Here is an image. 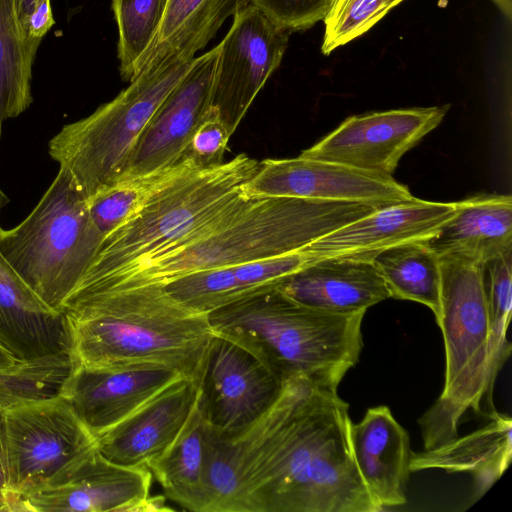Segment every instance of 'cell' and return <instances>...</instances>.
I'll return each mask as SVG.
<instances>
[{
	"label": "cell",
	"instance_id": "cell-3",
	"mask_svg": "<svg viewBox=\"0 0 512 512\" xmlns=\"http://www.w3.org/2000/svg\"><path fill=\"white\" fill-rule=\"evenodd\" d=\"M71 366L160 365L196 379L215 335L207 314L149 284L86 296L63 307Z\"/></svg>",
	"mask_w": 512,
	"mask_h": 512
},
{
	"label": "cell",
	"instance_id": "cell-15",
	"mask_svg": "<svg viewBox=\"0 0 512 512\" xmlns=\"http://www.w3.org/2000/svg\"><path fill=\"white\" fill-rule=\"evenodd\" d=\"M181 376L160 365H73L58 395L96 438Z\"/></svg>",
	"mask_w": 512,
	"mask_h": 512
},
{
	"label": "cell",
	"instance_id": "cell-23",
	"mask_svg": "<svg viewBox=\"0 0 512 512\" xmlns=\"http://www.w3.org/2000/svg\"><path fill=\"white\" fill-rule=\"evenodd\" d=\"M485 425L432 449L411 452L409 469H442L473 475L474 496L482 497L507 469L512 456V420L497 410Z\"/></svg>",
	"mask_w": 512,
	"mask_h": 512
},
{
	"label": "cell",
	"instance_id": "cell-4",
	"mask_svg": "<svg viewBox=\"0 0 512 512\" xmlns=\"http://www.w3.org/2000/svg\"><path fill=\"white\" fill-rule=\"evenodd\" d=\"M364 315L308 307L275 285L207 317L214 334L246 348L283 380L302 375L318 385L338 388L359 361Z\"/></svg>",
	"mask_w": 512,
	"mask_h": 512
},
{
	"label": "cell",
	"instance_id": "cell-27",
	"mask_svg": "<svg viewBox=\"0 0 512 512\" xmlns=\"http://www.w3.org/2000/svg\"><path fill=\"white\" fill-rule=\"evenodd\" d=\"M372 263L383 278L390 297L427 306L440 313L441 266L439 256L426 244L414 241L380 251Z\"/></svg>",
	"mask_w": 512,
	"mask_h": 512
},
{
	"label": "cell",
	"instance_id": "cell-11",
	"mask_svg": "<svg viewBox=\"0 0 512 512\" xmlns=\"http://www.w3.org/2000/svg\"><path fill=\"white\" fill-rule=\"evenodd\" d=\"M283 384L280 376L246 348L215 334L198 378V403L207 425L227 436L260 418L276 401Z\"/></svg>",
	"mask_w": 512,
	"mask_h": 512
},
{
	"label": "cell",
	"instance_id": "cell-14",
	"mask_svg": "<svg viewBox=\"0 0 512 512\" xmlns=\"http://www.w3.org/2000/svg\"><path fill=\"white\" fill-rule=\"evenodd\" d=\"M219 46L195 57L191 67L159 105L133 150L122 179L181 161L191 137L211 106Z\"/></svg>",
	"mask_w": 512,
	"mask_h": 512
},
{
	"label": "cell",
	"instance_id": "cell-12",
	"mask_svg": "<svg viewBox=\"0 0 512 512\" xmlns=\"http://www.w3.org/2000/svg\"><path fill=\"white\" fill-rule=\"evenodd\" d=\"M449 107L446 104L353 115L300 156L392 175L402 156L442 122Z\"/></svg>",
	"mask_w": 512,
	"mask_h": 512
},
{
	"label": "cell",
	"instance_id": "cell-31",
	"mask_svg": "<svg viewBox=\"0 0 512 512\" xmlns=\"http://www.w3.org/2000/svg\"><path fill=\"white\" fill-rule=\"evenodd\" d=\"M402 1L333 0L323 18L322 53L329 55L336 48L363 35Z\"/></svg>",
	"mask_w": 512,
	"mask_h": 512
},
{
	"label": "cell",
	"instance_id": "cell-2",
	"mask_svg": "<svg viewBox=\"0 0 512 512\" xmlns=\"http://www.w3.org/2000/svg\"><path fill=\"white\" fill-rule=\"evenodd\" d=\"M380 207L362 202L253 197L241 190L215 215L172 245L95 284L74 290L69 298L165 285L197 271L297 251Z\"/></svg>",
	"mask_w": 512,
	"mask_h": 512
},
{
	"label": "cell",
	"instance_id": "cell-37",
	"mask_svg": "<svg viewBox=\"0 0 512 512\" xmlns=\"http://www.w3.org/2000/svg\"><path fill=\"white\" fill-rule=\"evenodd\" d=\"M20 364L18 363L10 354L8 351H6L1 345H0V371H9L13 370L16 367H18Z\"/></svg>",
	"mask_w": 512,
	"mask_h": 512
},
{
	"label": "cell",
	"instance_id": "cell-40",
	"mask_svg": "<svg viewBox=\"0 0 512 512\" xmlns=\"http://www.w3.org/2000/svg\"><path fill=\"white\" fill-rule=\"evenodd\" d=\"M0 511H5V504L4 501L0 495Z\"/></svg>",
	"mask_w": 512,
	"mask_h": 512
},
{
	"label": "cell",
	"instance_id": "cell-25",
	"mask_svg": "<svg viewBox=\"0 0 512 512\" xmlns=\"http://www.w3.org/2000/svg\"><path fill=\"white\" fill-rule=\"evenodd\" d=\"M251 3L252 0H168L155 40L136 64L130 82L177 57L194 58L228 17Z\"/></svg>",
	"mask_w": 512,
	"mask_h": 512
},
{
	"label": "cell",
	"instance_id": "cell-21",
	"mask_svg": "<svg viewBox=\"0 0 512 512\" xmlns=\"http://www.w3.org/2000/svg\"><path fill=\"white\" fill-rule=\"evenodd\" d=\"M350 440L358 471L382 509L406 503L411 456L407 431L385 406L369 408L351 423Z\"/></svg>",
	"mask_w": 512,
	"mask_h": 512
},
{
	"label": "cell",
	"instance_id": "cell-24",
	"mask_svg": "<svg viewBox=\"0 0 512 512\" xmlns=\"http://www.w3.org/2000/svg\"><path fill=\"white\" fill-rule=\"evenodd\" d=\"M455 214L426 241L440 256L479 264L512 250V198L481 194L455 202Z\"/></svg>",
	"mask_w": 512,
	"mask_h": 512
},
{
	"label": "cell",
	"instance_id": "cell-13",
	"mask_svg": "<svg viewBox=\"0 0 512 512\" xmlns=\"http://www.w3.org/2000/svg\"><path fill=\"white\" fill-rule=\"evenodd\" d=\"M253 197H297L385 206L413 197L392 175L298 156L265 159L241 188Z\"/></svg>",
	"mask_w": 512,
	"mask_h": 512
},
{
	"label": "cell",
	"instance_id": "cell-38",
	"mask_svg": "<svg viewBox=\"0 0 512 512\" xmlns=\"http://www.w3.org/2000/svg\"><path fill=\"white\" fill-rule=\"evenodd\" d=\"M498 6L506 13L508 17L511 15V0H494Z\"/></svg>",
	"mask_w": 512,
	"mask_h": 512
},
{
	"label": "cell",
	"instance_id": "cell-36",
	"mask_svg": "<svg viewBox=\"0 0 512 512\" xmlns=\"http://www.w3.org/2000/svg\"><path fill=\"white\" fill-rule=\"evenodd\" d=\"M38 1L39 0H15L18 19L25 34L27 21Z\"/></svg>",
	"mask_w": 512,
	"mask_h": 512
},
{
	"label": "cell",
	"instance_id": "cell-26",
	"mask_svg": "<svg viewBox=\"0 0 512 512\" xmlns=\"http://www.w3.org/2000/svg\"><path fill=\"white\" fill-rule=\"evenodd\" d=\"M207 440L208 426L197 397L180 433L148 465L166 497L194 512L208 511Z\"/></svg>",
	"mask_w": 512,
	"mask_h": 512
},
{
	"label": "cell",
	"instance_id": "cell-7",
	"mask_svg": "<svg viewBox=\"0 0 512 512\" xmlns=\"http://www.w3.org/2000/svg\"><path fill=\"white\" fill-rule=\"evenodd\" d=\"M258 167L257 160L239 154L168 184L104 237L74 290L112 276L190 233L234 198Z\"/></svg>",
	"mask_w": 512,
	"mask_h": 512
},
{
	"label": "cell",
	"instance_id": "cell-35",
	"mask_svg": "<svg viewBox=\"0 0 512 512\" xmlns=\"http://www.w3.org/2000/svg\"><path fill=\"white\" fill-rule=\"evenodd\" d=\"M54 23L50 0H39L27 21L26 34L29 38L41 40Z\"/></svg>",
	"mask_w": 512,
	"mask_h": 512
},
{
	"label": "cell",
	"instance_id": "cell-6",
	"mask_svg": "<svg viewBox=\"0 0 512 512\" xmlns=\"http://www.w3.org/2000/svg\"><path fill=\"white\" fill-rule=\"evenodd\" d=\"M103 239L88 199L60 167L32 212L12 229L0 227V255L39 298L63 313Z\"/></svg>",
	"mask_w": 512,
	"mask_h": 512
},
{
	"label": "cell",
	"instance_id": "cell-33",
	"mask_svg": "<svg viewBox=\"0 0 512 512\" xmlns=\"http://www.w3.org/2000/svg\"><path fill=\"white\" fill-rule=\"evenodd\" d=\"M489 320L509 322L512 308V250L482 263Z\"/></svg>",
	"mask_w": 512,
	"mask_h": 512
},
{
	"label": "cell",
	"instance_id": "cell-22",
	"mask_svg": "<svg viewBox=\"0 0 512 512\" xmlns=\"http://www.w3.org/2000/svg\"><path fill=\"white\" fill-rule=\"evenodd\" d=\"M315 258L300 249L243 264L197 271L165 285L178 302L208 314L251 293L277 285Z\"/></svg>",
	"mask_w": 512,
	"mask_h": 512
},
{
	"label": "cell",
	"instance_id": "cell-29",
	"mask_svg": "<svg viewBox=\"0 0 512 512\" xmlns=\"http://www.w3.org/2000/svg\"><path fill=\"white\" fill-rule=\"evenodd\" d=\"M195 170L201 169L185 158L169 167L115 182L88 199L95 227L105 237L168 184Z\"/></svg>",
	"mask_w": 512,
	"mask_h": 512
},
{
	"label": "cell",
	"instance_id": "cell-5",
	"mask_svg": "<svg viewBox=\"0 0 512 512\" xmlns=\"http://www.w3.org/2000/svg\"><path fill=\"white\" fill-rule=\"evenodd\" d=\"M440 313L436 319L444 338L446 368L443 390L420 417L424 449L458 436L464 414L495 411L490 375L489 315L482 264L440 256Z\"/></svg>",
	"mask_w": 512,
	"mask_h": 512
},
{
	"label": "cell",
	"instance_id": "cell-8",
	"mask_svg": "<svg viewBox=\"0 0 512 512\" xmlns=\"http://www.w3.org/2000/svg\"><path fill=\"white\" fill-rule=\"evenodd\" d=\"M194 58L177 57L141 73L113 100L50 140L51 158L69 171L87 199L122 178L145 127Z\"/></svg>",
	"mask_w": 512,
	"mask_h": 512
},
{
	"label": "cell",
	"instance_id": "cell-30",
	"mask_svg": "<svg viewBox=\"0 0 512 512\" xmlns=\"http://www.w3.org/2000/svg\"><path fill=\"white\" fill-rule=\"evenodd\" d=\"M167 5L168 0H112L119 69L125 81H131L136 64L155 40Z\"/></svg>",
	"mask_w": 512,
	"mask_h": 512
},
{
	"label": "cell",
	"instance_id": "cell-17",
	"mask_svg": "<svg viewBox=\"0 0 512 512\" xmlns=\"http://www.w3.org/2000/svg\"><path fill=\"white\" fill-rule=\"evenodd\" d=\"M455 212V202H433L413 196L406 201L382 206L303 249L315 259L341 257L371 261L387 248L427 241Z\"/></svg>",
	"mask_w": 512,
	"mask_h": 512
},
{
	"label": "cell",
	"instance_id": "cell-1",
	"mask_svg": "<svg viewBox=\"0 0 512 512\" xmlns=\"http://www.w3.org/2000/svg\"><path fill=\"white\" fill-rule=\"evenodd\" d=\"M348 404L302 375L227 436L208 425V512H379L356 466Z\"/></svg>",
	"mask_w": 512,
	"mask_h": 512
},
{
	"label": "cell",
	"instance_id": "cell-9",
	"mask_svg": "<svg viewBox=\"0 0 512 512\" xmlns=\"http://www.w3.org/2000/svg\"><path fill=\"white\" fill-rule=\"evenodd\" d=\"M96 438L58 394L0 407V495L5 511L66 479Z\"/></svg>",
	"mask_w": 512,
	"mask_h": 512
},
{
	"label": "cell",
	"instance_id": "cell-34",
	"mask_svg": "<svg viewBox=\"0 0 512 512\" xmlns=\"http://www.w3.org/2000/svg\"><path fill=\"white\" fill-rule=\"evenodd\" d=\"M333 0H252V4L285 29L306 30L323 20Z\"/></svg>",
	"mask_w": 512,
	"mask_h": 512
},
{
	"label": "cell",
	"instance_id": "cell-19",
	"mask_svg": "<svg viewBox=\"0 0 512 512\" xmlns=\"http://www.w3.org/2000/svg\"><path fill=\"white\" fill-rule=\"evenodd\" d=\"M0 345L18 363L70 353L66 315L39 298L1 255Z\"/></svg>",
	"mask_w": 512,
	"mask_h": 512
},
{
	"label": "cell",
	"instance_id": "cell-16",
	"mask_svg": "<svg viewBox=\"0 0 512 512\" xmlns=\"http://www.w3.org/2000/svg\"><path fill=\"white\" fill-rule=\"evenodd\" d=\"M151 481L148 467L116 464L96 448L66 479L24 496L13 512H135Z\"/></svg>",
	"mask_w": 512,
	"mask_h": 512
},
{
	"label": "cell",
	"instance_id": "cell-39",
	"mask_svg": "<svg viewBox=\"0 0 512 512\" xmlns=\"http://www.w3.org/2000/svg\"><path fill=\"white\" fill-rule=\"evenodd\" d=\"M9 202L8 197L0 189V211Z\"/></svg>",
	"mask_w": 512,
	"mask_h": 512
},
{
	"label": "cell",
	"instance_id": "cell-18",
	"mask_svg": "<svg viewBox=\"0 0 512 512\" xmlns=\"http://www.w3.org/2000/svg\"><path fill=\"white\" fill-rule=\"evenodd\" d=\"M198 397V381L181 376L122 421L96 437L106 459L124 466H146L160 456L182 430Z\"/></svg>",
	"mask_w": 512,
	"mask_h": 512
},
{
	"label": "cell",
	"instance_id": "cell-10",
	"mask_svg": "<svg viewBox=\"0 0 512 512\" xmlns=\"http://www.w3.org/2000/svg\"><path fill=\"white\" fill-rule=\"evenodd\" d=\"M291 33L252 3L233 16L218 45L211 97V107L231 134L279 67Z\"/></svg>",
	"mask_w": 512,
	"mask_h": 512
},
{
	"label": "cell",
	"instance_id": "cell-20",
	"mask_svg": "<svg viewBox=\"0 0 512 512\" xmlns=\"http://www.w3.org/2000/svg\"><path fill=\"white\" fill-rule=\"evenodd\" d=\"M276 287L303 305L335 314L366 312L390 298L372 261L341 257L315 259Z\"/></svg>",
	"mask_w": 512,
	"mask_h": 512
},
{
	"label": "cell",
	"instance_id": "cell-28",
	"mask_svg": "<svg viewBox=\"0 0 512 512\" xmlns=\"http://www.w3.org/2000/svg\"><path fill=\"white\" fill-rule=\"evenodd\" d=\"M40 42L24 33L15 0H0V137L3 122L32 102V65Z\"/></svg>",
	"mask_w": 512,
	"mask_h": 512
},
{
	"label": "cell",
	"instance_id": "cell-32",
	"mask_svg": "<svg viewBox=\"0 0 512 512\" xmlns=\"http://www.w3.org/2000/svg\"><path fill=\"white\" fill-rule=\"evenodd\" d=\"M232 134L218 112L210 106L195 129L182 159H190L200 169L223 163L224 154Z\"/></svg>",
	"mask_w": 512,
	"mask_h": 512
}]
</instances>
